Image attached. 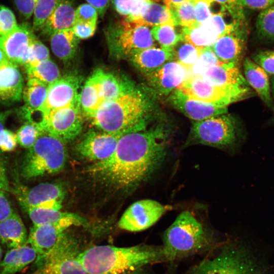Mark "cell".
Here are the masks:
<instances>
[{"instance_id": "1", "label": "cell", "mask_w": 274, "mask_h": 274, "mask_svg": "<svg viewBox=\"0 0 274 274\" xmlns=\"http://www.w3.org/2000/svg\"><path fill=\"white\" fill-rule=\"evenodd\" d=\"M170 135V128L164 123L124 134L113 153L89 166L87 172L114 188L133 187L149 178L162 164Z\"/></svg>"}, {"instance_id": "2", "label": "cell", "mask_w": 274, "mask_h": 274, "mask_svg": "<svg viewBox=\"0 0 274 274\" xmlns=\"http://www.w3.org/2000/svg\"><path fill=\"white\" fill-rule=\"evenodd\" d=\"M88 274H127L149 264L165 261L161 246H93L79 254Z\"/></svg>"}, {"instance_id": "3", "label": "cell", "mask_w": 274, "mask_h": 274, "mask_svg": "<svg viewBox=\"0 0 274 274\" xmlns=\"http://www.w3.org/2000/svg\"><path fill=\"white\" fill-rule=\"evenodd\" d=\"M151 109L146 95L133 87L120 97L103 102L91 120L100 130L123 135L145 130Z\"/></svg>"}, {"instance_id": "4", "label": "cell", "mask_w": 274, "mask_h": 274, "mask_svg": "<svg viewBox=\"0 0 274 274\" xmlns=\"http://www.w3.org/2000/svg\"><path fill=\"white\" fill-rule=\"evenodd\" d=\"M211 243L201 223L184 211L164 231L161 247L165 261L173 262L207 250Z\"/></svg>"}, {"instance_id": "5", "label": "cell", "mask_w": 274, "mask_h": 274, "mask_svg": "<svg viewBox=\"0 0 274 274\" xmlns=\"http://www.w3.org/2000/svg\"><path fill=\"white\" fill-rule=\"evenodd\" d=\"M66 158L65 141L43 131L28 149L21 166V175L29 180L58 173L64 167Z\"/></svg>"}, {"instance_id": "6", "label": "cell", "mask_w": 274, "mask_h": 274, "mask_svg": "<svg viewBox=\"0 0 274 274\" xmlns=\"http://www.w3.org/2000/svg\"><path fill=\"white\" fill-rule=\"evenodd\" d=\"M243 138L239 123L226 113L194 122L185 145L200 144L231 149L239 146Z\"/></svg>"}, {"instance_id": "7", "label": "cell", "mask_w": 274, "mask_h": 274, "mask_svg": "<svg viewBox=\"0 0 274 274\" xmlns=\"http://www.w3.org/2000/svg\"><path fill=\"white\" fill-rule=\"evenodd\" d=\"M192 274H268L246 248L237 244L224 246L203 260Z\"/></svg>"}, {"instance_id": "8", "label": "cell", "mask_w": 274, "mask_h": 274, "mask_svg": "<svg viewBox=\"0 0 274 274\" xmlns=\"http://www.w3.org/2000/svg\"><path fill=\"white\" fill-rule=\"evenodd\" d=\"M77 240L65 233L30 274H88L78 259Z\"/></svg>"}, {"instance_id": "9", "label": "cell", "mask_w": 274, "mask_h": 274, "mask_svg": "<svg viewBox=\"0 0 274 274\" xmlns=\"http://www.w3.org/2000/svg\"><path fill=\"white\" fill-rule=\"evenodd\" d=\"M111 50L119 57H127L137 51L156 47L150 27L122 19L109 30Z\"/></svg>"}, {"instance_id": "10", "label": "cell", "mask_w": 274, "mask_h": 274, "mask_svg": "<svg viewBox=\"0 0 274 274\" xmlns=\"http://www.w3.org/2000/svg\"><path fill=\"white\" fill-rule=\"evenodd\" d=\"M178 89L191 98L227 107L252 95L249 87L216 86L207 82L200 76H190Z\"/></svg>"}, {"instance_id": "11", "label": "cell", "mask_w": 274, "mask_h": 274, "mask_svg": "<svg viewBox=\"0 0 274 274\" xmlns=\"http://www.w3.org/2000/svg\"><path fill=\"white\" fill-rule=\"evenodd\" d=\"M80 102L53 110L46 115L39 125L43 131L64 141L73 140L83 129V116Z\"/></svg>"}, {"instance_id": "12", "label": "cell", "mask_w": 274, "mask_h": 274, "mask_svg": "<svg viewBox=\"0 0 274 274\" xmlns=\"http://www.w3.org/2000/svg\"><path fill=\"white\" fill-rule=\"evenodd\" d=\"M84 222L81 217L75 214L58 223L33 225L25 243L30 245L37 253L35 260L37 266L54 247L67 228L73 225H83Z\"/></svg>"}, {"instance_id": "13", "label": "cell", "mask_w": 274, "mask_h": 274, "mask_svg": "<svg viewBox=\"0 0 274 274\" xmlns=\"http://www.w3.org/2000/svg\"><path fill=\"white\" fill-rule=\"evenodd\" d=\"M168 209L167 206L150 199L135 201L124 212L118 227L130 232L146 230L157 222Z\"/></svg>"}, {"instance_id": "14", "label": "cell", "mask_w": 274, "mask_h": 274, "mask_svg": "<svg viewBox=\"0 0 274 274\" xmlns=\"http://www.w3.org/2000/svg\"><path fill=\"white\" fill-rule=\"evenodd\" d=\"M14 193L25 210L36 208L60 210L64 196L60 185L49 183H41L31 188H20Z\"/></svg>"}, {"instance_id": "15", "label": "cell", "mask_w": 274, "mask_h": 274, "mask_svg": "<svg viewBox=\"0 0 274 274\" xmlns=\"http://www.w3.org/2000/svg\"><path fill=\"white\" fill-rule=\"evenodd\" d=\"M80 83L81 79L79 77L67 75L61 77L49 85L45 101L40 109L43 114V118L51 111L79 102L78 90Z\"/></svg>"}, {"instance_id": "16", "label": "cell", "mask_w": 274, "mask_h": 274, "mask_svg": "<svg viewBox=\"0 0 274 274\" xmlns=\"http://www.w3.org/2000/svg\"><path fill=\"white\" fill-rule=\"evenodd\" d=\"M122 135L100 130H90L78 142L75 149L81 156L87 160L95 162L101 161L113 153Z\"/></svg>"}, {"instance_id": "17", "label": "cell", "mask_w": 274, "mask_h": 274, "mask_svg": "<svg viewBox=\"0 0 274 274\" xmlns=\"http://www.w3.org/2000/svg\"><path fill=\"white\" fill-rule=\"evenodd\" d=\"M36 39L32 27L23 23L7 35L0 37V49L13 63L24 65L29 48Z\"/></svg>"}, {"instance_id": "18", "label": "cell", "mask_w": 274, "mask_h": 274, "mask_svg": "<svg viewBox=\"0 0 274 274\" xmlns=\"http://www.w3.org/2000/svg\"><path fill=\"white\" fill-rule=\"evenodd\" d=\"M167 99L174 108L195 121L227 113V107L191 98L178 88L168 95Z\"/></svg>"}, {"instance_id": "19", "label": "cell", "mask_w": 274, "mask_h": 274, "mask_svg": "<svg viewBox=\"0 0 274 274\" xmlns=\"http://www.w3.org/2000/svg\"><path fill=\"white\" fill-rule=\"evenodd\" d=\"M146 75L150 86L161 95H168L191 76L190 71L174 60Z\"/></svg>"}, {"instance_id": "20", "label": "cell", "mask_w": 274, "mask_h": 274, "mask_svg": "<svg viewBox=\"0 0 274 274\" xmlns=\"http://www.w3.org/2000/svg\"><path fill=\"white\" fill-rule=\"evenodd\" d=\"M247 35L244 25L220 37L209 48L221 62L238 65L245 51Z\"/></svg>"}, {"instance_id": "21", "label": "cell", "mask_w": 274, "mask_h": 274, "mask_svg": "<svg viewBox=\"0 0 274 274\" xmlns=\"http://www.w3.org/2000/svg\"><path fill=\"white\" fill-rule=\"evenodd\" d=\"M200 76L207 82L216 86L231 88L249 87L238 65L232 63L214 65Z\"/></svg>"}, {"instance_id": "22", "label": "cell", "mask_w": 274, "mask_h": 274, "mask_svg": "<svg viewBox=\"0 0 274 274\" xmlns=\"http://www.w3.org/2000/svg\"><path fill=\"white\" fill-rule=\"evenodd\" d=\"M245 78L263 102L274 112V102L271 94L269 75L248 57L244 61Z\"/></svg>"}, {"instance_id": "23", "label": "cell", "mask_w": 274, "mask_h": 274, "mask_svg": "<svg viewBox=\"0 0 274 274\" xmlns=\"http://www.w3.org/2000/svg\"><path fill=\"white\" fill-rule=\"evenodd\" d=\"M23 86L22 76L17 65L11 63L0 69V104L20 100Z\"/></svg>"}, {"instance_id": "24", "label": "cell", "mask_w": 274, "mask_h": 274, "mask_svg": "<svg viewBox=\"0 0 274 274\" xmlns=\"http://www.w3.org/2000/svg\"><path fill=\"white\" fill-rule=\"evenodd\" d=\"M128 58L145 74L158 69L167 62L174 60L172 50L157 46L137 51Z\"/></svg>"}, {"instance_id": "25", "label": "cell", "mask_w": 274, "mask_h": 274, "mask_svg": "<svg viewBox=\"0 0 274 274\" xmlns=\"http://www.w3.org/2000/svg\"><path fill=\"white\" fill-rule=\"evenodd\" d=\"M102 69L97 68L86 80L79 94V102L84 115L90 119L103 102L100 87Z\"/></svg>"}, {"instance_id": "26", "label": "cell", "mask_w": 274, "mask_h": 274, "mask_svg": "<svg viewBox=\"0 0 274 274\" xmlns=\"http://www.w3.org/2000/svg\"><path fill=\"white\" fill-rule=\"evenodd\" d=\"M75 9L70 0H61L42 27L44 35L72 29L76 22Z\"/></svg>"}, {"instance_id": "27", "label": "cell", "mask_w": 274, "mask_h": 274, "mask_svg": "<svg viewBox=\"0 0 274 274\" xmlns=\"http://www.w3.org/2000/svg\"><path fill=\"white\" fill-rule=\"evenodd\" d=\"M27 237L25 225L15 212L0 222V240L8 248L13 249L23 246Z\"/></svg>"}, {"instance_id": "28", "label": "cell", "mask_w": 274, "mask_h": 274, "mask_svg": "<svg viewBox=\"0 0 274 274\" xmlns=\"http://www.w3.org/2000/svg\"><path fill=\"white\" fill-rule=\"evenodd\" d=\"M35 250L29 244L8 251L0 263V274H15L36 260Z\"/></svg>"}, {"instance_id": "29", "label": "cell", "mask_w": 274, "mask_h": 274, "mask_svg": "<svg viewBox=\"0 0 274 274\" xmlns=\"http://www.w3.org/2000/svg\"><path fill=\"white\" fill-rule=\"evenodd\" d=\"M210 19L197 26L182 27L183 39L198 48L210 46L220 38L217 29Z\"/></svg>"}, {"instance_id": "30", "label": "cell", "mask_w": 274, "mask_h": 274, "mask_svg": "<svg viewBox=\"0 0 274 274\" xmlns=\"http://www.w3.org/2000/svg\"><path fill=\"white\" fill-rule=\"evenodd\" d=\"M78 38L72 29L56 31L50 36V45L54 54L66 62L73 58L78 47Z\"/></svg>"}, {"instance_id": "31", "label": "cell", "mask_w": 274, "mask_h": 274, "mask_svg": "<svg viewBox=\"0 0 274 274\" xmlns=\"http://www.w3.org/2000/svg\"><path fill=\"white\" fill-rule=\"evenodd\" d=\"M48 86L35 79L29 78L22 96L25 104L21 108V115L39 110L44 105L47 94Z\"/></svg>"}, {"instance_id": "32", "label": "cell", "mask_w": 274, "mask_h": 274, "mask_svg": "<svg viewBox=\"0 0 274 274\" xmlns=\"http://www.w3.org/2000/svg\"><path fill=\"white\" fill-rule=\"evenodd\" d=\"M134 86L124 82L112 74L101 70L100 78V87L103 102L115 99Z\"/></svg>"}, {"instance_id": "33", "label": "cell", "mask_w": 274, "mask_h": 274, "mask_svg": "<svg viewBox=\"0 0 274 274\" xmlns=\"http://www.w3.org/2000/svg\"><path fill=\"white\" fill-rule=\"evenodd\" d=\"M135 23L152 27L166 24L176 26L168 7L157 4L153 1L149 4L141 19Z\"/></svg>"}, {"instance_id": "34", "label": "cell", "mask_w": 274, "mask_h": 274, "mask_svg": "<svg viewBox=\"0 0 274 274\" xmlns=\"http://www.w3.org/2000/svg\"><path fill=\"white\" fill-rule=\"evenodd\" d=\"M28 79H35L49 86L60 77L59 70L56 64L50 59L34 65L25 67Z\"/></svg>"}, {"instance_id": "35", "label": "cell", "mask_w": 274, "mask_h": 274, "mask_svg": "<svg viewBox=\"0 0 274 274\" xmlns=\"http://www.w3.org/2000/svg\"><path fill=\"white\" fill-rule=\"evenodd\" d=\"M116 11L124 18L137 22L152 0H111Z\"/></svg>"}, {"instance_id": "36", "label": "cell", "mask_w": 274, "mask_h": 274, "mask_svg": "<svg viewBox=\"0 0 274 274\" xmlns=\"http://www.w3.org/2000/svg\"><path fill=\"white\" fill-rule=\"evenodd\" d=\"M202 49L196 47L183 39L172 49L174 61L191 71L197 61Z\"/></svg>"}, {"instance_id": "37", "label": "cell", "mask_w": 274, "mask_h": 274, "mask_svg": "<svg viewBox=\"0 0 274 274\" xmlns=\"http://www.w3.org/2000/svg\"><path fill=\"white\" fill-rule=\"evenodd\" d=\"M173 24H166L153 27L151 33L160 47L172 50L174 47L183 40L181 29L178 31Z\"/></svg>"}, {"instance_id": "38", "label": "cell", "mask_w": 274, "mask_h": 274, "mask_svg": "<svg viewBox=\"0 0 274 274\" xmlns=\"http://www.w3.org/2000/svg\"><path fill=\"white\" fill-rule=\"evenodd\" d=\"M258 39L264 42H274V4L260 11L256 21Z\"/></svg>"}, {"instance_id": "39", "label": "cell", "mask_w": 274, "mask_h": 274, "mask_svg": "<svg viewBox=\"0 0 274 274\" xmlns=\"http://www.w3.org/2000/svg\"><path fill=\"white\" fill-rule=\"evenodd\" d=\"M25 211L34 226L58 223L75 215L57 210L37 208L29 209Z\"/></svg>"}, {"instance_id": "40", "label": "cell", "mask_w": 274, "mask_h": 274, "mask_svg": "<svg viewBox=\"0 0 274 274\" xmlns=\"http://www.w3.org/2000/svg\"><path fill=\"white\" fill-rule=\"evenodd\" d=\"M168 8L176 26L182 27H193L198 26L194 14L193 1L190 0Z\"/></svg>"}, {"instance_id": "41", "label": "cell", "mask_w": 274, "mask_h": 274, "mask_svg": "<svg viewBox=\"0 0 274 274\" xmlns=\"http://www.w3.org/2000/svg\"><path fill=\"white\" fill-rule=\"evenodd\" d=\"M61 0H37L34 12L32 29L41 30L45 21Z\"/></svg>"}, {"instance_id": "42", "label": "cell", "mask_w": 274, "mask_h": 274, "mask_svg": "<svg viewBox=\"0 0 274 274\" xmlns=\"http://www.w3.org/2000/svg\"><path fill=\"white\" fill-rule=\"evenodd\" d=\"M43 131L36 124L26 121L16 133L17 143L28 149L35 144Z\"/></svg>"}, {"instance_id": "43", "label": "cell", "mask_w": 274, "mask_h": 274, "mask_svg": "<svg viewBox=\"0 0 274 274\" xmlns=\"http://www.w3.org/2000/svg\"><path fill=\"white\" fill-rule=\"evenodd\" d=\"M221 63L209 47L204 48L191 70V76H201L210 67Z\"/></svg>"}, {"instance_id": "44", "label": "cell", "mask_w": 274, "mask_h": 274, "mask_svg": "<svg viewBox=\"0 0 274 274\" xmlns=\"http://www.w3.org/2000/svg\"><path fill=\"white\" fill-rule=\"evenodd\" d=\"M48 49L37 38L31 45L28 52L24 66L34 65L42 61L50 59Z\"/></svg>"}, {"instance_id": "45", "label": "cell", "mask_w": 274, "mask_h": 274, "mask_svg": "<svg viewBox=\"0 0 274 274\" xmlns=\"http://www.w3.org/2000/svg\"><path fill=\"white\" fill-rule=\"evenodd\" d=\"M252 58L268 75L274 76V50L258 51L253 54Z\"/></svg>"}, {"instance_id": "46", "label": "cell", "mask_w": 274, "mask_h": 274, "mask_svg": "<svg viewBox=\"0 0 274 274\" xmlns=\"http://www.w3.org/2000/svg\"><path fill=\"white\" fill-rule=\"evenodd\" d=\"M18 25L13 12L9 8L0 5V37L12 31Z\"/></svg>"}, {"instance_id": "47", "label": "cell", "mask_w": 274, "mask_h": 274, "mask_svg": "<svg viewBox=\"0 0 274 274\" xmlns=\"http://www.w3.org/2000/svg\"><path fill=\"white\" fill-rule=\"evenodd\" d=\"M213 2L207 0L194 2V14L198 26L209 20L213 15L212 10Z\"/></svg>"}, {"instance_id": "48", "label": "cell", "mask_w": 274, "mask_h": 274, "mask_svg": "<svg viewBox=\"0 0 274 274\" xmlns=\"http://www.w3.org/2000/svg\"><path fill=\"white\" fill-rule=\"evenodd\" d=\"M98 14L97 10L90 4H81L75 10L76 22L97 24Z\"/></svg>"}, {"instance_id": "49", "label": "cell", "mask_w": 274, "mask_h": 274, "mask_svg": "<svg viewBox=\"0 0 274 274\" xmlns=\"http://www.w3.org/2000/svg\"><path fill=\"white\" fill-rule=\"evenodd\" d=\"M218 4L229 13L237 21L245 22L244 8L239 4L238 0H212Z\"/></svg>"}, {"instance_id": "50", "label": "cell", "mask_w": 274, "mask_h": 274, "mask_svg": "<svg viewBox=\"0 0 274 274\" xmlns=\"http://www.w3.org/2000/svg\"><path fill=\"white\" fill-rule=\"evenodd\" d=\"M18 143L16 133L4 129L0 133V150L3 152H12L14 150Z\"/></svg>"}, {"instance_id": "51", "label": "cell", "mask_w": 274, "mask_h": 274, "mask_svg": "<svg viewBox=\"0 0 274 274\" xmlns=\"http://www.w3.org/2000/svg\"><path fill=\"white\" fill-rule=\"evenodd\" d=\"M96 26L97 24L89 23L76 22L72 30L78 39H86L93 36Z\"/></svg>"}, {"instance_id": "52", "label": "cell", "mask_w": 274, "mask_h": 274, "mask_svg": "<svg viewBox=\"0 0 274 274\" xmlns=\"http://www.w3.org/2000/svg\"><path fill=\"white\" fill-rule=\"evenodd\" d=\"M15 6L22 17L29 19L33 15L37 0H14Z\"/></svg>"}, {"instance_id": "53", "label": "cell", "mask_w": 274, "mask_h": 274, "mask_svg": "<svg viewBox=\"0 0 274 274\" xmlns=\"http://www.w3.org/2000/svg\"><path fill=\"white\" fill-rule=\"evenodd\" d=\"M242 7L262 11L274 4V0H238Z\"/></svg>"}, {"instance_id": "54", "label": "cell", "mask_w": 274, "mask_h": 274, "mask_svg": "<svg viewBox=\"0 0 274 274\" xmlns=\"http://www.w3.org/2000/svg\"><path fill=\"white\" fill-rule=\"evenodd\" d=\"M14 213L5 191L0 189V222L5 220Z\"/></svg>"}, {"instance_id": "55", "label": "cell", "mask_w": 274, "mask_h": 274, "mask_svg": "<svg viewBox=\"0 0 274 274\" xmlns=\"http://www.w3.org/2000/svg\"><path fill=\"white\" fill-rule=\"evenodd\" d=\"M0 189L10 192V187L7 172L3 161L0 158Z\"/></svg>"}, {"instance_id": "56", "label": "cell", "mask_w": 274, "mask_h": 274, "mask_svg": "<svg viewBox=\"0 0 274 274\" xmlns=\"http://www.w3.org/2000/svg\"><path fill=\"white\" fill-rule=\"evenodd\" d=\"M88 4L93 7L100 16H104L107 10L110 0H85Z\"/></svg>"}, {"instance_id": "57", "label": "cell", "mask_w": 274, "mask_h": 274, "mask_svg": "<svg viewBox=\"0 0 274 274\" xmlns=\"http://www.w3.org/2000/svg\"><path fill=\"white\" fill-rule=\"evenodd\" d=\"M11 63H13L10 60L5 53L0 49V69Z\"/></svg>"}, {"instance_id": "58", "label": "cell", "mask_w": 274, "mask_h": 274, "mask_svg": "<svg viewBox=\"0 0 274 274\" xmlns=\"http://www.w3.org/2000/svg\"><path fill=\"white\" fill-rule=\"evenodd\" d=\"M11 113V111L0 112V133L5 129V122Z\"/></svg>"}, {"instance_id": "59", "label": "cell", "mask_w": 274, "mask_h": 274, "mask_svg": "<svg viewBox=\"0 0 274 274\" xmlns=\"http://www.w3.org/2000/svg\"><path fill=\"white\" fill-rule=\"evenodd\" d=\"M165 6L168 7H172L179 5L184 2L190 0H163Z\"/></svg>"}, {"instance_id": "60", "label": "cell", "mask_w": 274, "mask_h": 274, "mask_svg": "<svg viewBox=\"0 0 274 274\" xmlns=\"http://www.w3.org/2000/svg\"><path fill=\"white\" fill-rule=\"evenodd\" d=\"M270 86H271V94L274 102V76H271V78L270 80ZM268 125H274V114L272 118L269 120V121L268 122Z\"/></svg>"}, {"instance_id": "61", "label": "cell", "mask_w": 274, "mask_h": 274, "mask_svg": "<svg viewBox=\"0 0 274 274\" xmlns=\"http://www.w3.org/2000/svg\"><path fill=\"white\" fill-rule=\"evenodd\" d=\"M2 250L1 247L0 246V260L2 257Z\"/></svg>"}, {"instance_id": "62", "label": "cell", "mask_w": 274, "mask_h": 274, "mask_svg": "<svg viewBox=\"0 0 274 274\" xmlns=\"http://www.w3.org/2000/svg\"><path fill=\"white\" fill-rule=\"evenodd\" d=\"M191 1H193V2H196V1H199V0H191ZM207 1H210L214 2V1H213L212 0H207Z\"/></svg>"}]
</instances>
